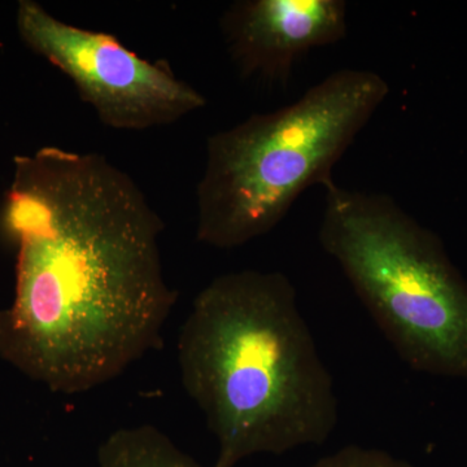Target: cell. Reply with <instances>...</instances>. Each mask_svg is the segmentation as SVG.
Returning a JSON list of instances; mask_svg holds the SVG:
<instances>
[{
    "mask_svg": "<svg viewBox=\"0 0 467 467\" xmlns=\"http://www.w3.org/2000/svg\"><path fill=\"white\" fill-rule=\"evenodd\" d=\"M184 391L217 441L212 467L322 445L339 420L334 379L281 272L216 276L178 337Z\"/></svg>",
    "mask_w": 467,
    "mask_h": 467,
    "instance_id": "2",
    "label": "cell"
},
{
    "mask_svg": "<svg viewBox=\"0 0 467 467\" xmlns=\"http://www.w3.org/2000/svg\"><path fill=\"white\" fill-rule=\"evenodd\" d=\"M97 462L98 467H207L152 425L113 431L101 442Z\"/></svg>",
    "mask_w": 467,
    "mask_h": 467,
    "instance_id": "7",
    "label": "cell"
},
{
    "mask_svg": "<svg viewBox=\"0 0 467 467\" xmlns=\"http://www.w3.org/2000/svg\"><path fill=\"white\" fill-rule=\"evenodd\" d=\"M308 467H416L407 460L399 459L389 451L378 448L347 445L322 457Z\"/></svg>",
    "mask_w": 467,
    "mask_h": 467,
    "instance_id": "8",
    "label": "cell"
},
{
    "mask_svg": "<svg viewBox=\"0 0 467 467\" xmlns=\"http://www.w3.org/2000/svg\"><path fill=\"white\" fill-rule=\"evenodd\" d=\"M347 9L344 0H241L221 30L242 78L285 88L301 57L344 39Z\"/></svg>",
    "mask_w": 467,
    "mask_h": 467,
    "instance_id": "6",
    "label": "cell"
},
{
    "mask_svg": "<svg viewBox=\"0 0 467 467\" xmlns=\"http://www.w3.org/2000/svg\"><path fill=\"white\" fill-rule=\"evenodd\" d=\"M3 221L16 285L0 309V358L63 395L112 382L159 349L177 292L164 221L125 171L47 146L14 159Z\"/></svg>",
    "mask_w": 467,
    "mask_h": 467,
    "instance_id": "1",
    "label": "cell"
},
{
    "mask_svg": "<svg viewBox=\"0 0 467 467\" xmlns=\"http://www.w3.org/2000/svg\"><path fill=\"white\" fill-rule=\"evenodd\" d=\"M389 94L371 70L340 69L299 99L208 138L196 187V239L233 250L275 230L295 202L325 187Z\"/></svg>",
    "mask_w": 467,
    "mask_h": 467,
    "instance_id": "3",
    "label": "cell"
},
{
    "mask_svg": "<svg viewBox=\"0 0 467 467\" xmlns=\"http://www.w3.org/2000/svg\"><path fill=\"white\" fill-rule=\"evenodd\" d=\"M318 239L405 364L467 379V284L431 233L391 196L331 182Z\"/></svg>",
    "mask_w": 467,
    "mask_h": 467,
    "instance_id": "4",
    "label": "cell"
},
{
    "mask_svg": "<svg viewBox=\"0 0 467 467\" xmlns=\"http://www.w3.org/2000/svg\"><path fill=\"white\" fill-rule=\"evenodd\" d=\"M16 26L26 47L63 72L110 129L142 131L174 124L207 104L167 64L140 57L112 34L58 20L34 0L18 2Z\"/></svg>",
    "mask_w": 467,
    "mask_h": 467,
    "instance_id": "5",
    "label": "cell"
}]
</instances>
